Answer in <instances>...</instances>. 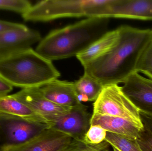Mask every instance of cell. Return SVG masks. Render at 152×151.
Wrapping results in <instances>:
<instances>
[{
	"mask_svg": "<svg viewBox=\"0 0 152 151\" xmlns=\"http://www.w3.org/2000/svg\"><path fill=\"white\" fill-rule=\"evenodd\" d=\"M120 37L108 53L83 66L84 74L104 86L123 83L134 73L138 60L151 40V29L129 26L118 27Z\"/></svg>",
	"mask_w": 152,
	"mask_h": 151,
	"instance_id": "obj_1",
	"label": "cell"
},
{
	"mask_svg": "<svg viewBox=\"0 0 152 151\" xmlns=\"http://www.w3.org/2000/svg\"><path fill=\"white\" fill-rule=\"evenodd\" d=\"M109 18L90 17L51 32L36 51L48 60L77 56L108 32Z\"/></svg>",
	"mask_w": 152,
	"mask_h": 151,
	"instance_id": "obj_2",
	"label": "cell"
},
{
	"mask_svg": "<svg viewBox=\"0 0 152 151\" xmlns=\"http://www.w3.org/2000/svg\"><path fill=\"white\" fill-rule=\"evenodd\" d=\"M60 76L51 61L31 48L0 58V77L12 87H40Z\"/></svg>",
	"mask_w": 152,
	"mask_h": 151,
	"instance_id": "obj_3",
	"label": "cell"
},
{
	"mask_svg": "<svg viewBox=\"0 0 152 151\" xmlns=\"http://www.w3.org/2000/svg\"><path fill=\"white\" fill-rule=\"evenodd\" d=\"M111 0H45L22 14L28 21L46 22L66 17H102Z\"/></svg>",
	"mask_w": 152,
	"mask_h": 151,
	"instance_id": "obj_4",
	"label": "cell"
},
{
	"mask_svg": "<svg viewBox=\"0 0 152 151\" xmlns=\"http://www.w3.org/2000/svg\"><path fill=\"white\" fill-rule=\"evenodd\" d=\"M93 114L122 118L142 127L140 112L118 84L104 86L93 104Z\"/></svg>",
	"mask_w": 152,
	"mask_h": 151,
	"instance_id": "obj_5",
	"label": "cell"
},
{
	"mask_svg": "<svg viewBox=\"0 0 152 151\" xmlns=\"http://www.w3.org/2000/svg\"><path fill=\"white\" fill-rule=\"evenodd\" d=\"M51 126L0 113V151L25 143Z\"/></svg>",
	"mask_w": 152,
	"mask_h": 151,
	"instance_id": "obj_6",
	"label": "cell"
},
{
	"mask_svg": "<svg viewBox=\"0 0 152 151\" xmlns=\"http://www.w3.org/2000/svg\"><path fill=\"white\" fill-rule=\"evenodd\" d=\"M12 95L52 125L73 109L56 104L48 100L38 87L23 89Z\"/></svg>",
	"mask_w": 152,
	"mask_h": 151,
	"instance_id": "obj_7",
	"label": "cell"
},
{
	"mask_svg": "<svg viewBox=\"0 0 152 151\" xmlns=\"http://www.w3.org/2000/svg\"><path fill=\"white\" fill-rule=\"evenodd\" d=\"M123 83L122 91L139 112L152 116V79L134 72Z\"/></svg>",
	"mask_w": 152,
	"mask_h": 151,
	"instance_id": "obj_8",
	"label": "cell"
},
{
	"mask_svg": "<svg viewBox=\"0 0 152 151\" xmlns=\"http://www.w3.org/2000/svg\"><path fill=\"white\" fill-rule=\"evenodd\" d=\"M73 141L68 135L50 127L25 143L4 148L1 151H63Z\"/></svg>",
	"mask_w": 152,
	"mask_h": 151,
	"instance_id": "obj_9",
	"label": "cell"
},
{
	"mask_svg": "<svg viewBox=\"0 0 152 151\" xmlns=\"http://www.w3.org/2000/svg\"><path fill=\"white\" fill-rule=\"evenodd\" d=\"M91 117L87 106L83 104L60 118L51 127L68 135L74 140L83 142L85 134L91 126Z\"/></svg>",
	"mask_w": 152,
	"mask_h": 151,
	"instance_id": "obj_10",
	"label": "cell"
},
{
	"mask_svg": "<svg viewBox=\"0 0 152 151\" xmlns=\"http://www.w3.org/2000/svg\"><path fill=\"white\" fill-rule=\"evenodd\" d=\"M104 17L152 20V0H112Z\"/></svg>",
	"mask_w": 152,
	"mask_h": 151,
	"instance_id": "obj_11",
	"label": "cell"
},
{
	"mask_svg": "<svg viewBox=\"0 0 152 151\" xmlns=\"http://www.w3.org/2000/svg\"><path fill=\"white\" fill-rule=\"evenodd\" d=\"M41 40L37 31L26 27L0 34V58L31 48Z\"/></svg>",
	"mask_w": 152,
	"mask_h": 151,
	"instance_id": "obj_12",
	"label": "cell"
},
{
	"mask_svg": "<svg viewBox=\"0 0 152 151\" xmlns=\"http://www.w3.org/2000/svg\"><path fill=\"white\" fill-rule=\"evenodd\" d=\"M38 88L45 98L56 104L72 108L83 104L78 99L74 82L57 79Z\"/></svg>",
	"mask_w": 152,
	"mask_h": 151,
	"instance_id": "obj_13",
	"label": "cell"
},
{
	"mask_svg": "<svg viewBox=\"0 0 152 151\" xmlns=\"http://www.w3.org/2000/svg\"><path fill=\"white\" fill-rule=\"evenodd\" d=\"M90 125H98L107 132L132 140H136L141 129L136 124L122 118L93 113Z\"/></svg>",
	"mask_w": 152,
	"mask_h": 151,
	"instance_id": "obj_14",
	"label": "cell"
},
{
	"mask_svg": "<svg viewBox=\"0 0 152 151\" xmlns=\"http://www.w3.org/2000/svg\"><path fill=\"white\" fill-rule=\"evenodd\" d=\"M119 37L118 28L108 31L76 57L85 66L108 53L117 44Z\"/></svg>",
	"mask_w": 152,
	"mask_h": 151,
	"instance_id": "obj_15",
	"label": "cell"
},
{
	"mask_svg": "<svg viewBox=\"0 0 152 151\" xmlns=\"http://www.w3.org/2000/svg\"><path fill=\"white\" fill-rule=\"evenodd\" d=\"M0 113L13 115L34 122L52 126L49 121L18 101L12 95L0 98Z\"/></svg>",
	"mask_w": 152,
	"mask_h": 151,
	"instance_id": "obj_16",
	"label": "cell"
},
{
	"mask_svg": "<svg viewBox=\"0 0 152 151\" xmlns=\"http://www.w3.org/2000/svg\"><path fill=\"white\" fill-rule=\"evenodd\" d=\"M74 84L78 99L80 103L95 102L104 87L100 82L86 74L74 82Z\"/></svg>",
	"mask_w": 152,
	"mask_h": 151,
	"instance_id": "obj_17",
	"label": "cell"
},
{
	"mask_svg": "<svg viewBox=\"0 0 152 151\" xmlns=\"http://www.w3.org/2000/svg\"><path fill=\"white\" fill-rule=\"evenodd\" d=\"M142 127L136 140L142 151H152V116L140 112Z\"/></svg>",
	"mask_w": 152,
	"mask_h": 151,
	"instance_id": "obj_18",
	"label": "cell"
},
{
	"mask_svg": "<svg viewBox=\"0 0 152 151\" xmlns=\"http://www.w3.org/2000/svg\"><path fill=\"white\" fill-rule=\"evenodd\" d=\"M105 141L120 151H142L136 140L128 139L110 132H107Z\"/></svg>",
	"mask_w": 152,
	"mask_h": 151,
	"instance_id": "obj_19",
	"label": "cell"
},
{
	"mask_svg": "<svg viewBox=\"0 0 152 151\" xmlns=\"http://www.w3.org/2000/svg\"><path fill=\"white\" fill-rule=\"evenodd\" d=\"M107 131L98 125L90 126L85 134L83 142L87 144L96 145L105 141Z\"/></svg>",
	"mask_w": 152,
	"mask_h": 151,
	"instance_id": "obj_20",
	"label": "cell"
},
{
	"mask_svg": "<svg viewBox=\"0 0 152 151\" xmlns=\"http://www.w3.org/2000/svg\"><path fill=\"white\" fill-rule=\"evenodd\" d=\"M110 144L106 141L96 145L87 144L83 142L73 139V142L65 151H110Z\"/></svg>",
	"mask_w": 152,
	"mask_h": 151,
	"instance_id": "obj_21",
	"label": "cell"
},
{
	"mask_svg": "<svg viewBox=\"0 0 152 151\" xmlns=\"http://www.w3.org/2000/svg\"><path fill=\"white\" fill-rule=\"evenodd\" d=\"M152 71V39L138 60L136 72L143 73Z\"/></svg>",
	"mask_w": 152,
	"mask_h": 151,
	"instance_id": "obj_22",
	"label": "cell"
},
{
	"mask_svg": "<svg viewBox=\"0 0 152 151\" xmlns=\"http://www.w3.org/2000/svg\"><path fill=\"white\" fill-rule=\"evenodd\" d=\"M32 6L26 0H0V9L12 11L24 14Z\"/></svg>",
	"mask_w": 152,
	"mask_h": 151,
	"instance_id": "obj_23",
	"label": "cell"
},
{
	"mask_svg": "<svg viewBox=\"0 0 152 151\" xmlns=\"http://www.w3.org/2000/svg\"><path fill=\"white\" fill-rule=\"evenodd\" d=\"M26 27L23 24L0 20V34L15 29L25 28Z\"/></svg>",
	"mask_w": 152,
	"mask_h": 151,
	"instance_id": "obj_24",
	"label": "cell"
},
{
	"mask_svg": "<svg viewBox=\"0 0 152 151\" xmlns=\"http://www.w3.org/2000/svg\"><path fill=\"white\" fill-rule=\"evenodd\" d=\"M13 89V87L0 77V98L8 95Z\"/></svg>",
	"mask_w": 152,
	"mask_h": 151,
	"instance_id": "obj_25",
	"label": "cell"
},
{
	"mask_svg": "<svg viewBox=\"0 0 152 151\" xmlns=\"http://www.w3.org/2000/svg\"><path fill=\"white\" fill-rule=\"evenodd\" d=\"M143 74L146 75L149 79H152V72H147L144 73Z\"/></svg>",
	"mask_w": 152,
	"mask_h": 151,
	"instance_id": "obj_26",
	"label": "cell"
},
{
	"mask_svg": "<svg viewBox=\"0 0 152 151\" xmlns=\"http://www.w3.org/2000/svg\"><path fill=\"white\" fill-rule=\"evenodd\" d=\"M112 147L113 151H120L119 150H118V149H117V148H115V147H113V146H112Z\"/></svg>",
	"mask_w": 152,
	"mask_h": 151,
	"instance_id": "obj_27",
	"label": "cell"
},
{
	"mask_svg": "<svg viewBox=\"0 0 152 151\" xmlns=\"http://www.w3.org/2000/svg\"><path fill=\"white\" fill-rule=\"evenodd\" d=\"M151 37L152 39V29H151Z\"/></svg>",
	"mask_w": 152,
	"mask_h": 151,
	"instance_id": "obj_28",
	"label": "cell"
},
{
	"mask_svg": "<svg viewBox=\"0 0 152 151\" xmlns=\"http://www.w3.org/2000/svg\"><path fill=\"white\" fill-rule=\"evenodd\" d=\"M63 151H65V150Z\"/></svg>",
	"mask_w": 152,
	"mask_h": 151,
	"instance_id": "obj_29",
	"label": "cell"
}]
</instances>
